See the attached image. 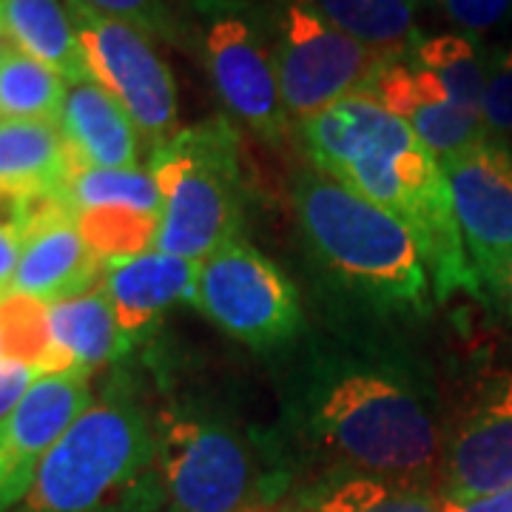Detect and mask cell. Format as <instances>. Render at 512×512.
Returning <instances> with one entry per match:
<instances>
[{
	"label": "cell",
	"instance_id": "obj_3",
	"mask_svg": "<svg viewBox=\"0 0 512 512\" xmlns=\"http://www.w3.org/2000/svg\"><path fill=\"white\" fill-rule=\"evenodd\" d=\"M154 416L126 390H109L63 433L15 512H160Z\"/></svg>",
	"mask_w": 512,
	"mask_h": 512
},
{
	"label": "cell",
	"instance_id": "obj_9",
	"mask_svg": "<svg viewBox=\"0 0 512 512\" xmlns=\"http://www.w3.org/2000/svg\"><path fill=\"white\" fill-rule=\"evenodd\" d=\"M74 29L80 35L94 83L111 92L151 151L180 131L177 83L154 37L134 29L126 20L109 18L83 0H66Z\"/></svg>",
	"mask_w": 512,
	"mask_h": 512
},
{
	"label": "cell",
	"instance_id": "obj_1",
	"mask_svg": "<svg viewBox=\"0 0 512 512\" xmlns=\"http://www.w3.org/2000/svg\"><path fill=\"white\" fill-rule=\"evenodd\" d=\"M302 146L316 171L404 222L419 245L436 299L458 291L481 296L441 160L402 117L370 94H350L302 123Z\"/></svg>",
	"mask_w": 512,
	"mask_h": 512
},
{
	"label": "cell",
	"instance_id": "obj_32",
	"mask_svg": "<svg viewBox=\"0 0 512 512\" xmlns=\"http://www.w3.org/2000/svg\"><path fill=\"white\" fill-rule=\"evenodd\" d=\"M40 379V373L26 365H6L0 367V419L12 413V407L29 393V387Z\"/></svg>",
	"mask_w": 512,
	"mask_h": 512
},
{
	"label": "cell",
	"instance_id": "obj_20",
	"mask_svg": "<svg viewBox=\"0 0 512 512\" xmlns=\"http://www.w3.org/2000/svg\"><path fill=\"white\" fill-rule=\"evenodd\" d=\"M9 43L55 69L69 86L92 80L80 35L63 0H0Z\"/></svg>",
	"mask_w": 512,
	"mask_h": 512
},
{
	"label": "cell",
	"instance_id": "obj_26",
	"mask_svg": "<svg viewBox=\"0 0 512 512\" xmlns=\"http://www.w3.org/2000/svg\"><path fill=\"white\" fill-rule=\"evenodd\" d=\"M77 228L86 245L109 268L117 262L148 254V248L157 245L160 214L131 211V208H92V211H77Z\"/></svg>",
	"mask_w": 512,
	"mask_h": 512
},
{
	"label": "cell",
	"instance_id": "obj_2",
	"mask_svg": "<svg viewBox=\"0 0 512 512\" xmlns=\"http://www.w3.org/2000/svg\"><path fill=\"white\" fill-rule=\"evenodd\" d=\"M299 441L333 478L421 487L439 464V427L413 376L382 359L330 353L299 384Z\"/></svg>",
	"mask_w": 512,
	"mask_h": 512
},
{
	"label": "cell",
	"instance_id": "obj_17",
	"mask_svg": "<svg viewBox=\"0 0 512 512\" xmlns=\"http://www.w3.org/2000/svg\"><path fill=\"white\" fill-rule=\"evenodd\" d=\"M57 126L77 168L134 171L140 160V131L123 103L100 83H72Z\"/></svg>",
	"mask_w": 512,
	"mask_h": 512
},
{
	"label": "cell",
	"instance_id": "obj_16",
	"mask_svg": "<svg viewBox=\"0 0 512 512\" xmlns=\"http://www.w3.org/2000/svg\"><path fill=\"white\" fill-rule=\"evenodd\" d=\"M197 282H200V259L148 251L126 262L109 265L100 285L117 313L120 328L131 336L154 325L177 302L194 305Z\"/></svg>",
	"mask_w": 512,
	"mask_h": 512
},
{
	"label": "cell",
	"instance_id": "obj_10",
	"mask_svg": "<svg viewBox=\"0 0 512 512\" xmlns=\"http://www.w3.org/2000/svg\"><path fill=\"white\" fill-rule=\"evenodd\" d=\"M194 305L231 339L254 350L291 342L302 325L291 279L242 237L202 259Z\"/></svg>",
	"mask_w": 512,
	"mask_h": 512
},
{
	"label": "cell",
	"instance_id": "obj_7",
	"mask_svg": "<svg viewBox=\"0 0 512 512\" xmlns=\"http://www.w3.org/2000/svg\"><path fill=\"white\" fill-rule=\"evenodd\" d=\"M191 35L225 111L265 143H285L291 117L279 92L271 9L254 0H194Z\"/></svg>",
	"mask_w": 512,
	"mask_h": 512
},
{
	"label": "cell",
	"instance_id": "obj_38",
	"mask_svg": "<svg viewBox=\"0 0 512 512\" xmlns=\"http://www.w3.org/2000/svg\"><path fill=\"white\" fill-rule=\"evenodd\" d=\"M160 512H174V510H168V507H165V510H160Z\"/></svg>",
	"mask_w": 512,
	"mask_h": 512
},
{
	"label": "cell",
	"instance_id": "obj_33",
	"mask_svg": "<svg viewBox=\"0 0 512 512\" xmlns=\"http://www.w3.org/2000/svg\"><path fill=\"white\" fill-rule=\"evenodd\" d=\"M444 512H512V487L476 498V501H467V504L444 501Z\"/></svg>",
	"mask_w": 512,
	"mask_h": 512
},
{
	"label": "cell",
	"instance_id": "obj_12",
	"mask_svg": "<svg viewBox=\"0 0 512 512\" xmlns=\"http://www.w3.org/2000/svg\"><path fill=\"white\" fill-rule=\"evenodd\" d=\"M92 404L86 373L40 376L0 419V512H15L35 484L40 464Z\"/></svg>",
	"mask_w": 512,
	"mask_h": 512
},
{
	"label": "cell",
	"instance_id": "obj_21",
	"mask_svg": "<svg viewBox=\"0 0 512 512\" xmlns=\"http://www.w3.org/2000/svg\"><path fill=\"white\" fill-rule=\"evenodd\" d=\"M325 18L382 57L416 55V0H313Z\"/></svg>",
	"mask_w": 512,
	"mask_h": 512
},
{
	"label": "cell",
	"instance_id": "obj_14",
	"mask_svg": "<svg viewBox=\"0 0 512 512\" xmlns=\"http://www.w3.org/2000/svg\"><path fill=\"white\" fill-rule=\"evenodd\" d=\"M365 94L390 114L402 117L439 160L456 157L487 140L490 128L484 117L458 106L439 77L427 72L413 55L387 57Z\"/></svg>",
	"mask_w": 512,
	"mask_h": 512
},
{
	"label": "cell",
	"instance_id": "obj_19",
	"mask_svg": "<svg viewBox=\"0 0 512 512\" xmlns=\"http://www.w3.org/2000/svg\"><path fill=\"white\" fill-rule=\"evenodd\" d=\"M77 163L57 123L0 120V191L66 194Z\"/></svg>",
	"mask_w": 512,
	"mask_h": 512
},
{
	"label": "cell",
	"instance_id": "obj_13",
	"mask_svg": "<svg viewBox=\"0 0 512 512\" xmlns=\"http://www.w3.org/2000/svg\"><path fill=\"white\" fill-rule=\"evenodd\" d=\"M106 265L80 237L77 214L63 194L32 200L23 237L15 291L29 293L46 305L83 296L103 282Z\"/></svg>",
	"mask_w": 512,
	"mask_h": 512
},
{
	"label": "cell",
	"instance_id": "obj_37",
	"mask_svg": "<svg viewBox=\"0 0 512 512\" xmlns=\"http://www.w3.org/2000/svg\"><path fill=\"white\" fill-rule=\"evenodd\" d=\"M510 299H512V276H510Z\"/></svg>",
	"mask_w": 512,
	"mask_h": 512
},
{
	"label": "cell",
	"instance_id": "obj_30",
	"mask_svg": "<svg viewBox=\"0 0 512 512\" xmlns=\"http://www.w3.org/2000/svg\"><path fill=\"white\" fill-rule=\"evenodd\" d=\"M481 117L490 131L512 134V46L493 55Z\"/></svg>",
	"mask_w": 512,
	"mask_h": 512
},
{
	"label": "cell",
	"instance_id": "obj_27",
	"mask_svg": "<svg viewBox=\"0 0 512 512\" xmlns=\"http://www.w3.org/2000/svg\"><path fill=\"white\" fill-rule=\"evenodd\" d=\"M0 350L3 362L26 365L46 376L52 356V313L35 296L9 291L0 299Z\"/></svg>",
	"mask_w": 512,
	"mask_h": 512
},
{
	"label": "cell",
	"instance_id": "obj_11",
	"mask_svg": "<svg viewBox=\"0 0 512 512\" xmlns=\"http://www.w3.org/2000/svg\"><path fill=\"white\" fill-rule=\"evenodd\" d=\"M453 194L458 231L481 288L510 293L512 276V154L498 143H478L441 160Z\"/></svg>",
	"mask_w": 512,
	"mask_h": 512
},
{
	"label": "cell",
	"instance_id": "obj_28",
	"mask_svg": "<svg viewBox=\"0 0 512 512\" xmlns=\"http://www.w3.org/2000/svg\"><path fill=\"white\" fill-rule=\"evenodd\" d=\"M109 18L126 20L154 40L185 43L191 37V18L180 9V0H83Z\"/></svg>",
	"mask_w": 512,
	"mask_h": 512
},
{
	"label": "cell",
	"instance_id": "obj_22",
	"mask_svg": "<svg viewBox=\"0 0 512 512\" xmlns=\"http://www.w3.org/2000/svg\"><path fill=\"white\" fill-rule=\"evenodd\" d=\"M66 92L69 86L55 69L9 43L0 57V120L57 123Z\"/></svg>",
	"mask_w": 512,
	"mask_h": 512
},
{
	"label": "cell",
	"instance_id": "obj_24",
	"mask_svg": "<svg viewBox=\"0 0 512 512\" xmlns=\"http://www.w3.org/2000/svg\"><path fill=\"white\" fill-rule=\"evenodd\" d=\"M302 507L311 512H444V501L424 487L379 478H336L316 484Z\"/></svg>",
	"mask_w": 512,
	"mask_h": 512
},
{
	"label": "cell",
	"instance_id": "obj_31",
	"mask_svg": "<svg viewBox=\"0 0 512 512\" xmlns=\"http://www.w3.org/2000/svg\"><path fill=\"white\" fill-rule=\"evenodd\" d=\"M444 18L464 32H487L512 18V0H433Z\"/></svg>",
	"mask_w": 512,
	"mask_h": 512
},
{
	"label": "cell",
	"instance_id": "obj_29",
	"mask_svg": "<svg viewBox=\"0 0 512 512\" xmlns=\"http://www.w3.org/2000/svg\"><path fill=\"white\" fill-rule=\"evenodd\" d=\"M32 200L35 197L0 191V299L9 291H15V274H18Z\"/></svg>",
	"mask_w": 512,
	"mask_h": 512
},
{
	"label": "cell",
	"instance_id": "obj_34",
	"mask_svg": "<svg viewBox=\"0 0 512 512\" xmlns=\"http://www.w3.org/2000/svg\"><path fill=\"white\" fill-rule=\"evenodd\" d=\"M256 512H311L308 507H285V504H271V507H262Z\"/></svg>",
	"mask_w": 512,
	"mask_h": 512
},
{
	"label": "cell",
	"instance_id": "obj_6",
	"mask_svg": "<svg viewBox=\"0 0 512 512\" xmlns=\"http://www.w3.org/2000/svg\"><path fill=\"white\" fill-rule=\"evenodd\" d=\"M157 476L174 512H256L276 504L288 473L231 419L188 407L154 416Z\"/></svg>",
	"mask_w": 512,
	"mask_h": 512
},
{
	"label": "cell",
	"instance_id": "obj_5",
	"mask_svg": "<svg viewBox=\"0 0 512 512\" xmlns=\"http://www.w3.org/2000/svg\"><path fill=\"white\" fill-rule=\"evenodd\" d=\"M148 174L163 194L157 251L208 259L242 231V160L228 117L180 128L148 157Z\"/></svg>",
	"mask_w": 512,
	"mask_h": 512
},
{
	"label": "cell",
	"instance_id": "obj_18",
	"mask_svg": "<svg viewBox=\"0 0 512 512\" xmlns=\"http://www.w3.org/2000/svg\"><path fill=\"white\" fill-rule=\"evenodd\" d=\"M52 313V356L46 376L52 373H94L114 365L131 345V336L120 328L103 285L83 296L49 305Z\"/></svg>",
	"mask_w": 512,
	"mask_h": 512
},
{
	"label": "cell",
	"instance_id": "obj_4",
	"mask_svg": "<svg viewBox=\"0 0 512 512\" xmlns=\"http://www.w3.org/2000/svg\"><path fill=\"white\" fill-rule=\"evenodd\" d=\"M293 208L311 254L345 291L382 311L427 308L419 245L382 205L308 168L293 180Z\"/></svg>",
	"mask_w": 512,
	"mask_h": 512
},
{
	"label": "cell",
	"instance_id": "obj_15",
	"mask_svg": "<svg viewBox=\"0 0 512 512\" xmlns=\"http://www.w3.org/2000/svg\"><path fill=\"white\" fill-rule=\"evenodd\" d=\"M512 487V376L458 427L444 464V501L467 504Z\"/></svg>",
	"mask_w": 512,
	"mask_h": 512
},
{
	"label": "cell",
	"instance_id": "obj_35",
	"mask_svg": "<svg viewBox=\"0 0 512 512\" xmlns=\"http://www.w3.org/2000/svg\"><path fill=\"white\" fill-rule=\"evenodd\" d=\"M6 49H9V35H6V26H3V18H0V57H3Z\"/></svg>",
	"mask_w": 512,
	"mask_h": 512
},
{
	"label": "cell",
	"instance_id": "obj_8",
	"mask_svg": "<svg viewBox=\"0 0 512 512\" xmlns=\"http://www.w3.org/2000/svg\"><path fill=\"white\" fill-rule=\"evenodd\" d=\"M271 20L279 92L299 126L350 94H365L387 60L339 32L313 0H276Z\"/></svg>",
	"mask_w": 512,
	"mask_h": 512
},
{
	"label": "cell",
	"instance_id": "obj_36",
	"mask_svg": "<svg viewBox=\"0 0 512 512\" xmlns=\"http://www.w3.org/2000/svg\"><path fill=\"white\" fill-rule=\"evenodd\" d=\"M6 365V362H3V350H0V367Z\"/></svg>",
	"mask_w": 512,
	"mask_h": 512
},
{
	"label": "cell",
	"instance_id": "obj_25",
	"mask_svg": "<svg viewBox=\"0 0 512 512\" xmlns=\"http://www.w3.org/2000/svg\"><path fill=\"white\" fill-rule=\"evenodd\" d=\"M66 202L74 214L92 208H131L160 214L163 194L148 174V168L134 171H111V168H77L66 185Z\"/></svg>",
	"mask_w": 512,
	"mask_h": 512
},
{
	"label": "cell",
	"instance_id": "obj_23",
	"mask_svg": "<svg viewBox=\"0 0 512 512\" xmlns=\"http://www.w3.org/2000/svg\"><path fill=\"white\" fill-rule=\"evenodd\" d=\"M413 57L427 72L439 77V83L458 106L481 114L493 57L484 55L473 37L461 35V32L421 37Z\"/></svg>",
	"mask_w": 512,
	"mask_h": 512
}]
</instances>
